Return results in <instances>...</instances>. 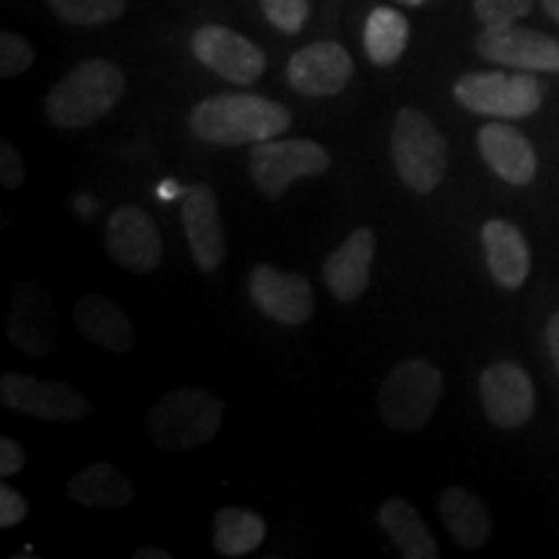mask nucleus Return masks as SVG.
Listing matches in <instances>:
<instances>
[{"mask_svg":"<svg viewBox=\"0 0 559 559\" xmlns=\"http://www.w3.org/2000/svg\"><path fill=\"white\" fill-rule=\"evenodd\" d=\"M293 115L285 104L257 94H215L202 99L190 115V130L200 140L223 148L262 143L288 132Z\"/></svg>","mask_w":559,"mask_h":559,"instance_id":"nucleus-1","label":"nucleus"},{"mask_svg":"<svg viewBox=\"0 0 559 559\" xmlns=\"http://www.w3.org/2000/svg\"><path fill=\"white\" fill-rule=\"evenodd\" d=\"M128 88L120 66L111 60H83L47 94V120L60 130H83L107 117Z\"/></svg>","mask_w":559,"mask_h":559,"instance_id":"nucleus-2","label":"nucleus"},{"mask_svg":"<svg viewBox=\"0 0 559 559\" xmlns=\"http://www.w3.org/2000/svg\"><path fill=\"white\" fill-rule=\"evenodd\" d=\"M223 402L205 389L185 386L166 391L153 404L145 430L160 451H192L218 436Z\"/></svg>","mask_w":559,"mask_h":559,"instance_id":"nucleus-3","label":"nucleus"},{"mask_svg":"<svg viewBox=\"0 0 559 559\" xmlns=\"http://www.w3.org/2000/svg\"><path fill=\"white\" fill-rule=\"evenodd\" d=\"M391 158L412 192L430 194L438 190L449 169V143L428 115L404 107L391 130Z\"/></svg>","mask_w":559,"mask_h":559,"instance_id":"nucleus-4","label":"nucleus"},{"mask_svg":"<svg viewBox=\"0 0 559 559\" xmlns=\"http://www.w3.org/2000/svg\"><path fill=\"white\" fill-rule=\"evenodd\" d=\"M443 373L430 360L409 358L386 376L379 391L383 425L394 432H417L436 415L443 396Z\"/></svg>","mask_w":559,"mask_h":559,"instance_id":"nucleus-5","label":"nucleus"},{"mask_svg":"<svg viewBox=\"0 0 559 559\" xmlns=\"http://www.w3.org/2000/svg\"><path fill=\"white\" fill-rule=\"evenodd\" d=\"M461 107L498 120H523L544 104V86L528 73H466L453 86Z\"/></svg>","mask_w":559,"mask_h":559,"instance_id":"nucleus-6","label":"nucleus"},{"mask_svg":"<svg viewBox=\"0 0 559 559\" xmlns=\"http://www.w3.org/2000/svg\"><path fill=\"white\" fill-rule=\"evenodd\" d=\"M332 166L324 145L306 138L262 140L249 151V174L264 198L277 200L300 177H317Z\"/></svg>","mask_w":559,"mask_h":559,"instance_id":"nucleus-7","label":"nucleus"},{"mask_svg":"<svg viewBox=\"0 0 559 559\" xmlns=\"http://www.w3.org/2000/svg\"><path fill=\"white\" fill-rule=\"evenodd\" d=\"M0 400L13 412L47 423H81L91 415V402L66 381H41L26 373H3Z\"/></svg>","mask_w":559,"mask_h":559,"instance_id":"nucleus-8","label":"nucleus"},{"mask_svg":"<svg viewBox=\"0 0 559 559\" xmlns=\"http://www.w3.org/2000/svg\"><path fill=\"white\" fill-rule=\"evenodd\" d=\"M474 47L481 58L498 66L528 73H559V41L542 32L521 29L515 24L485 26Z\"/></svg>","mask_w":559,"mask_h":559,"instance_id":"nucleus-9","label":"nucleus"},{"mask_svg":"<svg viewBox=\"0 0 559 559\" xmlns=\"http://www.w3.org/2000/svg\"><path fill=\"white\" fill-rule=\"evenodd\" d=\"M192 52L202 66L236 86H251L267 68L264 52L254 41L218 24L202 26L194 32Z\"/></svg>","mask_w":559,"mask_h":559,"instance_id":"nucleus-10","label":"nucleus"},{"mask_svg":"<svg viewBox=\"0 0 559 559\" xmlns=\"http://www.w3.org/2000/svg\"><path fill=\"white\" fill-rule=\"evenodd\" d=\"M479 400L489 423L502 430L523 428L536 412L534 381L521 366L508 360L481 370Z\"/></svg>","mask_w":559,"mask_h":559,"instance_id":"nucleus-11","label":"nucleus"},{"mask_svg":"<svg viewBox=\"0 0 559 559\" xmlns=\"http://www.w3.org/2000/svg\"><path fill=\"white\" fill-rule=\"evenodd\" d=\"M249 296L264 317L280 324H306L317 309L311 283L304 275L280 272L272 264H257L249 275Z\"/></svg>","mask_w":559,"mask_h":559,"instance_id":"nucleus-12","label":"nucleus"},{"mask_svg":"<svg viewBox=\"0 0 559 559\" xmlns=\"http://www.w3.org/2000/svg\"><path fill=\"white\" fill-rule=\"evenodd\" d=\"M9 340L13 347L32 358H47L58 345V313L52 298L29 280H21L13 288Z\"/></svg>","mask_w":559,"mask_h":559,"instance_id":"nucleus-13","label":"nucleus"},{"mask_svg":"<svg viewBox=\"0 0 559 559\" xmlns=\"http://www.w3.org/2000/svg\"><path fill=\"white\" fill-rule=\"evenodd\" d=\"M107 254L120 267L145 275L160 264L164 243L156 223L143 207L122 205L107 221Z\"/></svg>","mask_w":559,"mask_h":559,"instance_id":"nucleus-14","label":"nucleus"},{"mask_svg":"<svg viewBox=\"0 0 559 559\" xmlns=\"http://www.w3.org/2000/svg\"><path fill=\"white\" fill-rule=\"evenodd\" d=\"M353 75L355 62L337 41H313L288 62V83L304 96H337Z\"/></svg>","mask_w":559,"mask_h":559,"instance_id":"nucleus-15","label":"nucleus"},{"mask_svg":"<svg viewBox=\"0 0 559 559\" xmlns=\"http://www.w3.org/2000/svg\"><path fill=\"white\" fill-rule=\"evenodd\" d=\"M181 223L192 257L202 272H215L226 260V236L218 213V198L205 181L187 187L181 200Z\"/></svg>","mask_w":559,"mask_h":559,"instance_id":"nucleus-16","label":"nucleus"},{"mask_svg":"<svg viewBox=\"0 0 559 559\" xmlns=\"http://www.w3.org/2000/svg\"><path fill=\"white\" fill-rule=\"evenodd\" d=\"M376 257V234L370 228H358L340 243L324 260L321 275L334 300L355 304L368 288L370 264Z\"/></svg>","mask_w":559,"mask_h":559,"instance_id":"nucleus-17","label":"nucleus"},{"mask_svg":"<svg viewBox=\"0 0 559 559\" xmlns=\"http://www.w3.org/2000/svg\"><path fill=\"white\" fill-rule=\"evenodd\" d=\"M477 145L485 164L502 181L513 187H526L534 181L539 158H536L531 140L521 130L510 128L506 122H489L479 130Z\"/></svg>","mask_w":559,"mask_h":559,"instance_id":"nucleus-18","label":"nucleus"},{"mask_svg":"<svg viewBox=\"0 0 559 559\" xmlns=\"http://www.w3.org/2000/svg\"><path fill=\"white\" fill-rule=\"evenodd\" d=\"M75 330L91 345L109 349V353H130L135 347V326L117 300L99 293H88L75 300L73 309Z\"/></svg>","mask_w":559,"mask_h":559,"instance_id":"nucleus-19","label":"nucleus"},{"mask_svg":"<svg viewBox=\"0 0 559 559\" xmlns=\"http://www.w3.org/2000/svg\"><path fill=\"white\" fill-rule=\"evenodd\" d=\"M481 247H485L487 267L498 285L519 290L531 275V251L523 234L513 223L492 218L481 226Z\"/></svg>","mask_w":559,"mask_h":559,"instance_id":"nucleus-20","label":"nucleus"},{"mask_svg":"<svg viewBox=\"0 0 559 559\" xmlns=\"http://www.w3.org/2000/svg\"><path fill=\"white\" fill-rule=\"evenodd\" d=\"M438 513L459 547L479 549L492 534V515L481 498L466 487H449L440 492Z\"/></svg>","mask_w":559,"mask_h":559,"instance_id":"nucleus-21","label":"nucleus"},{"mask_svg":"<svg viewBox=\"0 0 559 559\" xmlns=\"http://www.w3.org/2000/svg\"><path fill=\"white\" fill-rule=\"evenodd\" d=\"M379 523L404 559H438L436 536L419 519L417 508L404 498H391L379 510Z\"/></svg>","mask_w":559,"mask_h":559,"instance_id":"nucleus-22","label":"nucleus"},{"mask_svg":"<svg viewBox=\"0 0 559 559\" xmlns=\"http://www.w3.org/2000/svg\"><path fill=\"white\" fill-rule=\"evenodd\" d=\"M68 498L83 508L122 510L135 500V485L111 464H91L68 481Z\"/></svg>","mask_w":559,"mask_h":559,"instance_id":"nucleus-23","label":"nucleus"},{"mask_svg":"<svg viewBox=\"0 0 559 559\" xmlns=\"http://www.w3.org/2000/svg\"><path fill=\"white\" fill-rule=\"evenodd\" d=\"M213 523V547L223 557L249 555V551L260 549L264 536H267V523H264L262 515L247 508H221Z\"/></svg>","mask_w":559,"mask_h":559,"instance_id":"nucleus-24","label":"nucleus"},{"mask_svg":"<svg viewBox=\"0 0 559 559\" xmlns=\"http://www.w3.org/2000/svg\"><path fill=\"white\" fill-rule=\"evenodd\" d=\"M362 41H366V52L373 66H394L407 50L409 21L389 5L373 9L366 21Z\"/></svg>","mask_w":559,"mask_h":559,"instance_id":"nucleus-25","label":"nucleus"},{"mask_svg":"<svg viewBox=\"0 0 559 559\" xmlns=\"http://www.w3.org/2000/svg\"><path fill=\"white\" fill-rule=\"evenodd\" d=\"M55 16L73 26H102L117 21L128 0H47Z\"/></svg>","mask_w":559,"mask_h":559,"instance_id":"nucleus-26","label":"nucleus"},{"mask_svg":"<svg viewBox=\"0 0 559 559\" xmlns=\"http://www.w3.org/2000/svg\"><path fill=\"white\" fill-rule=\"evenodd\" d=\"M34 62V47L19 32L0 34V75L16 79Z\"/></svg>","mask_w":559,"mask_h":559,"instance_id":"nucleus-27","label":"nucleus"},{"mask_svg":"<svg viewBox=\"0 0 559 559\" xmlns=\"http://www.w3.org/2000/svg\"><path fill=\"white\" fill-rule=\"evenodd\" d=\"M264 16L275 29L298 34L309 19V0H260Z\"/></svg>","mask_w":559,"mask_h":559,"instance_id":"nucleus-28","label":"nucleus"},{"mask_svg":"<svg viewBox=\"0 0 559 559\" xmlns=\"http://www.w3.org/2000/svg\"><path fill=\"white\" fill-rule=\"evenodd\" d=\"M534 9V0H474V13L485 26L515 24L528 16Z\"/></svg>","mask_w":559,"mask_h":559,"instance_id":"nucleus-29","label":"nucleus"},{"mask_svg":"<svg viewBox=\"0 0 559 559\" xmlns=\"http://www.w3.org/2000/svg\"><path fill=\"white\" fill-rule=\"evenodd\" d=\"M26 179V169H24V158L16 151V145L11 140H0V185L5 190H19Z\"/></svg>","mask_w":559,"mask_h":559,"instance_id":"nucleus-30","label":"nucleus"},{"mask_svg":"<svg viewBox=\"0 0 559 559\" xmlns=\"http://www.w3.org/2000/svg\"><path fill=\"white\" fill-rule=\"evenodd\" d=\"M26 513H29V506L21 498V492L9 485L0 487V528L19 526L26 519Z\"/></svg>","mask_w":559,"mask_h":559,"instance_id":"nucleus-31","label":"nucleus"},{"mask_svg":"<svg viewBox=\"0 0 559 559\" xmlns=\"http://www.w3.org/2000/svg\"><path fill=\"white\" fill-rule=\"evenodd\" d=\"M24 461H26V453L16 440L0 438V477L9 479L13 474H19L21 466H24Z\"/></svg>","mask_w":559,"mask_h":559,"instance_id":"nucleus-32","label":"nucleus"},{"mask_svg":"<svg viewBox=\"0 0 559 559\" xmlns=\"http://www.w3.org/2000/svg\"><path fill=\"white\" fill-rule=\"evenodd\" d=\"M547 342H549L551 360H555V368L559 373V311L547 321Z\"/></svg>","mask_w":559,"mask_h":559,"instance_id":"nucleus-33","label":"nucleus"},{"mask_svg":"<svg viewBox=\"0 0 559 559\" xmlns=\"http://www.w3.org/2000/svg\"><path fill=\"white\" fill-rule=\"evenodd\" d=\"M185 187H179L177 181H171V179H166V181H160L158 185V198L160 200H174V198H185Z\"/></svg>","mask_w":559,"mask_h":559,"instance_id":"nucleus-34","label":"nucleus"},{"mask_svg":"<svg viewBox=\"0 0 559 559\" xmlns=\"http://www.w3.org/2000/svg\"><path fill=\"white\" fill-rule=\"evenodd\" d=\"M135 559H171V551L158 547H143L135 551Z\"/></svg>","mask_w":559,"mask_h":559,"instance_id":"nucleus-35","label":"nucleus"},{"mask_svg":"<svg viewBox=\"0 0 559 559\" xmlns=\"http://www.w3.org/2000/svg\"><path fill=\"white\" fill-rule=\"evenodd\" d=\"M542 5H544V11H547L549 16L559 24V0H542Z\"/></svg>","mask_w":559,"mask_h":559,"instance_id":"nucleus-36","label":"nucleus"},{"mask_svg":"<svg viewBox=\"0 0 559 559\" xmlns=\"http://www.w3.org/2000/svg\"><path fill=\"white\" fill-rule=\"evenodd\" d=\"M396 3H402V5H423V3H428V0H396Z\"/></svg>","mask_w":559,"mask_h":559,"instance_id":"nucleus-37","label":"nucleus"}]
</instances>
